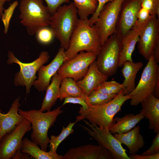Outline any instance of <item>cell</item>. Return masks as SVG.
I'll use <instances>...</instances> for the list:
<instances>
[{"label": "cell", "mask_w": 159, "mask_h": 159, "mask_svg": "<svg viewBox=\"0 0 159 159\" xmlns=\"http://www.w3.org/2000/svg\"><path fill=\"white\" fill-rule=\"evenodd\" d=\"M64 49L60 47L52 62L46 66L43 65L38 70L37 79L34 81L33 85L39 92L46 90L52 77L64 61Z\"/></svg>", "instance_id": "9a60e30c"}, {"label": "cell", "mask_w": 159, "mask_h": 159, "mask_svg": "<svg viewBox=\"0 0 159 159\" xmlns=\"http://www.w3.org/2000/svg\"><path fill=\"white\" fill-rule=\"evenodd\" d=\"M128 95L124 94L123 90L109 102L100 105L93 106L88 103L85 108L80 107L76 119L80 120L85 119L89 123L103 128H109L113 119L121 107L127 100L130 99Z\"/></svg>", "instance_id": "7a4b0ae2"}, {"label": "cell", "mask_w": 159, "mask_h": 159, "mask_svg": "<svg viewBox=\"0 0 159 159\" xmlns=\"http://www.w3.org/2000/svg\"><path fill=\"white\" fill-rule=\"evenodd\" d=\"M77 10L73 2L60 6L51 15L50 28L59 41L61 47L67 49L71 35L79 18Z\"/></svg>", "instance_id": "277c9868"}, {"label": "cell", "mask_w": 159, "mask_h": 159, "mask_svg": "<svg viewBox=\"0 0 159 159\" xmlns=\"http://www.w3.org/2000/svg\"><path fill=\"white\" fill-rule=\"evenodd\" d=\"M47 4L48 10L52 15L56 11L58 8L64 3H69L70 0H44Z\"/></svg>", "instance_id": "8d00e7d4"}, {"label": "cell", "mask_w": 159, "mask_h": 159, "mask_svg": "<svg viewBox=\"0 0 159 159\" xmlns=\"http://www.w3.org/2000/svg\"><path fill=\"white\" fill-rule=\"evenodd\" d=\"M144 118L140 113L136 115L129 114L121 117H114L108 129L112 134L126 133L132 129Z\"/></svg>", "instance_id": "44dd1931"}, {"label": "cell", "mask_w": 159, "mask_h": 159, "mask_svg": "<svg viewBox=\"0 0 159 159\" xmlns=\"http://www.w3.org/2000/svg\"><path fill=\"white\" fill-rule=\"evenodd\" d=\"M153 55L155 61L157 63H159V43L155 46L153 50Z\"/></svg>", "instance_id": "60d3db41"}, {"label": "cell", "mask_w": 159, "mask_h": 159, "mask_svg": "<svg viewBox=\"0 0 159 159\" xmlns=\"http://www.w3.org/2000/svg\"><path fill=\"white\" fill-rule=\"evenodd\" d=\"M125 0H114L105 4L94 24L99 28L102 45L116 33V26L122 5Z\"/></svg>", "instance_id": "30bf717a"}, {"label": "cell", "mask_w": 159, "mask_h": 159, "mask_svg": "<svg viewBox=\"0 0 159 159\" xmlns=\"http://www.w3.org/2000/svg\"><path fill=\"white\" fill-rule=\"evenodd\" d=\"M64 100L62 106L68 103L78 104L82 105V108H85L87 107L89 103L87 101V96L86 95L76 97H67Z\"/></svg>", "instance_id": "e575fe53"}, {"label": "cell", "mask_w": 159, "mask_h": 159, "mask_svg": "<svg viewBox=\"0 0 159 159\" xmlns=\"http://www.w3.org/2000/svg\"><path fill=\"white\" fill-rule=\"evenodd\" d=\"M141 6L148 10L151 15L159 16V0H142Z\"/></svg>", "instance_id": "d6a6232c"}, {"label": "cell", "mask_w": 159, "mask_h": 159, "mask_svg": "<svg viewBox=\"0 0 159 159\" xmlns=\"http://www.w3.org/2000/svg\"><path fill=\"white\" fill-rule=\"evenodd\" d=\"M19 9L20 23L29 35H34L41 28L49 26L51 15L43 0H21Z\"/></svg>", "instance_id": "5b68a950"}, {"label": "cell", "mask_w": 159, "mask_h": 159, "mask_svg": "<svg viewBox=\"0 0 159 159\" xmlns=\"http://www.w3.org/2000/svg\"><path fill=\"white\" fill-rule=\"evenodd\" d=\"M114 0H97V6L95 12L91 17L88 19L89 25L92 26L97 21L99 13L104 6L108 2H111Z\"/></svg>", "instance_id": "d590c367"}, {"label": "cell", "mask_w": 159, "mask_h": 159, "mask_svg": "<svg viewBox=\"0 0 159 159\" xmlns=\"http://www.w3.org/2000/svg\"><path fill=\"white\" fill-rule=\"evenodd\" d=\"M27 138L23 139L21 151L26 153L35 159H62L63 156L50 150L47 152Z\"/></svg>", "instance_id": "d4e9b609"}, {"label": "cell", "mask_w": 159, "mask_h": 159, "mask_svg": "<svg viewBox=\"0 0 159 159\" xmlns=\"http://www.w3.org/2000/svg\"><path fill=\"white\" fill-rule=\"evenodd\" d=\"M143 65L142 62H134L129 61L125 62L123 65L121 72L124 79L121 84L124 95L129 94L135 89L137 74Z\"/></svg>", "instance_id": "603a6c76"}, {"label": "cell", "mask_w": 159, "mask_h": 159, "mask_svg": "<svg viewBox=\"0 0 159 159\" xmlns=\"http://www.w3.org/2000/svg\"><path fill=\"white\" fill-rule=\"evenodd\" d=\"M102 45L97 26L95 24L90 26L88 19H79L70 37L68 48L64 51V62L72 58L81 51L92 52L97 55Z\"/></svg>", "instance_id": "6da1fadb"}, {"label": "cell", "mask_w": 159, "mask_h": 159, "mask_svg": "<svg viewBox=\"0 0 159 159\" xmlns=\"http://www.w3.org/2000/svg\"><path fill=\"white\" fill-rule=\"evenodd\" d=\"M131 159H159V153L151 155H142L137 154L128 155Z\"/></svg>", "instance_id": "f35d334b"}, {"label": "cell", "mask_w": 159, "mask_h": 159, "mask_svg": "<svg viewBox=\"0 0 159 159\" xmlns=\"http://www.w3.org/2000/svg\"><path fill=\"white\" fill-rule=\"evenodd\" d=\"M142 0H125L116 26V33L121 38L133 27L137 20V14L141 8Z\"/></svg>", "instance_id": "5bb4252c"}, {"label": "cell", "mask_w": 159, "mask_h": 159, "mask_svg": "<svg viewBox=\"0 0 159 159\" xmlns=\"http://www.w3.org/2000/svg\"><path fill=\"white\" fill-rule=\"evenodd\" d=\"M18 4V1H15L8 8L4 10L1 20L4 26V33L5 34H6L8 32L10 20Z\"/></svg>", "instance_id": "4dcf8cb0"}, {"label": "cell", "mask_w": 159, "mask_h": 159, "mask_svg": "<svg viewBox=\"0 0 159 159\" xmlns=\"http://www.w3.org/2000/svg\"><path fill=\"white\" fill-rule=\"evenodd\" d=\"M86 95L77 84L71 78L63 77L59 88L58 98L62 101L65 98Z\"/></svg>", "instance_id": "484cf974"}, {"label": "cell", "mask_w": 159, "mask_h": 159, "mask_svg": "<svg viewBox=\"0 0 159 159\" xmlns=\"http://www.w3.org/2000/svg\"><path fill=\"white\" fill-rule=\"evenodd\" d=\"M63 77L57 72L53 76L51 83L46 90V94L39 110L40 111H50L55 104L58 98L60 87Z\"/></svg>", "instance_id": "cb8c5ba5"}, {"label": "cell", "mask_w": 159, "mask_h": 159, "mask_svg": "<svg viewBox=\"0 0 159 159\" xmlns=\"http://www.w3.org/2000/svg\"><path fill=\"white\" fill-rule=\"evenodd\" d=\"M20 99L18 97L14 101L6 114L2 113V110H0V141L3 136L13 130L25 118L18 113L20 106Z\"/></svg>", "instance_id": "e0dca14e"}, {"label": "cell", "mask_w": 159, "mask_h": 159, "mask_svg": "<svg viewBox=\"0 0 159 159\" xmlns=\"http://www.w3.org/2000/svg\"><path fill=\"white\" fill-rule=\"evenodd\" d=\"M139 39L138 31L133 28L121 37L119 67H122L126 61L133 62L132 55Z\"/></svg>", "instance_id": "7402d4cb"}, {"label": "cell", "mask_w": 159, "mask_h": 159, "mask_svg": "<svg viewBox=\"0 0 159 159\" xmlns=\"http://www.w3.org/2000/svg\"><path fill=\"white\" fill-rule=\"evenodd\" d=\"M48 26H44L41 28L35 34L37 40L41 44H49L54 37L52 30Z\"/></svg>", "instance_id": "1f68e13d"}, {"label": "cell", "mask_w": 159, "mask_h": 159, "mask_svg": "<svg viewBox=\"0 0 159 159\" xmlns=\"http://www.w3.org/2000/svg\"><path fill=\"white\" fill-rule=\"evenodd\" d=\"M140 127L135 126L129 131L124 133H115L113 136L122 144L128 148L130 155L137 154L144 146L143 137L140 133Z\"/></svg>", "instance_id": "ffe728a7"}, {"label": "cell", "mask_w": 159, "mask_h": 159, "mask_svg": "<svg viewBox=\"0 0 159 159\" xmlns=\"http://www.w3.org/2000/svg\"><path fill=\"white\" fill-rule=\"evenodd\" d=\"M12 159H34L28 154L22 153L21 150L18 151L14 155Z\"/></svg>", "instance_id": "ab89813d"}, {"label": "cell", "mask_w": 159, "mask_h": 159, "mask_svg": "<svg viewBox=\"0 0 159 159\" xmlns=\"http://www.w3.org/2000/svg\"><path fill=\"white\" fill-rule=\"evenodd\" d=\"M121 47V38L114 34L102 45L97 55L98 69L108 77L114 75L119 67Z\"/></svg>", "instance_id": "8992f818"}, {"label": "cell", "mask_w": 159, "mask_h": 159, "mask_svg": "<svg viewBox=\"0 0 159 159\" xmlns=\"http://www.w3.org/2000/svg\"><path fill=\"white\" fill-rule=\"evenodd\" d=\"M117 95L106 94L94 90L87 96V101L91 105H99L109 102Z\"/></svg>", "instance_id": "f546056e"}, {"label": "cell", "mask_w": 159, "mask_h": 159, "mask_svg": "<svg viewBox=\"0 0 159 159\" xmlns=\"http://www.w3.org/2000/svg\"><path fill=\"white\" fill-rule=\"evenodd\" d=\"M97 58V55L93 53L81 51L72 58L64 62L57 73L63 77L71 78L77 82L84 77L89 66Z\"/></svg>", "instance_id": "8fae6325"}, {"label": "cell", "mask_w": 159, "mask_h": 159, "mask_svg": "<svg viewBox=\"0 0 159 159\" xmlns=\"http://www.w3.org/2000/svg\"><path fill=\"white\" fill-rule=\"evenodd\" d=\"M148 60L137 85L129 94L131 97V106H137L148 95L153 94L159 82V66L153 54Z\"/></svg>", "instance_id": "ba28073f"}, {"label": "cell", "mask_w": 159, "mask_h": 159, "mask_svg": "<svg viewBox=\"0 0 159 159\" xmlns=\"http://www.w3.org/2000/svg\"><path fill=\"white\" fill-rule=\"evenodd\" d=\"M110 152L100 145L87 144L72 148L63 156L62 159H111Z\"/></svg>", "instance_id": "2e32d148"}, {"label": "cell", "mask_w": 159, "mask_h": 159, "mask_svg": "<svg viewBox=\"0 0 159 159\" xmlns=\"http://www.w3.org/2000/svg\"><path fill=\"white\" fill-rule=\"evenodd\" d=\"M93 2L97 6V0H92Z\"/></svg>", "instance_id": "7bdbcfd3"}, {"label": "cell", "mask_w": 159, "mask_h": 159, "mask_svg": "<svg viewBox=\"0 0 159 159\" xmlns=\"http://www.w3.org/2000/svg\"><path fill=\"white\" fill-rule=\"evenodd\" d=\"M7 63L9 64L16 63L20 66V70L15 75L14 83L16 86H25L26 94H29L31 87L37 78L36 74L44 64L48 62L50 57L49 53L42 51L39 57L31 63H25L20 61L15 56L14 53L9 51L8 54Z\"/></svg>", "instance_id": "52a82bcc"}, {"label": "cell", "mask_w": 159, "mask_h": 159, "mask_svg": "<svg viewBox=\"0 0 159 159\" xmlns=\"http://www.w3.org/2000/svg\"><path fill=\"white\" fill-rule=\"evenodd\" d=\"M140 103L142 109L140 113L148 120L149 128L156 134L159 132V99L150 94Z\"/></svg>", "instance_id": "d6986e66"}, {"label": "cell", "mask_w": 159, "mask_h": 159, "mask_svg": "<svg viewBox=\"0 0 159 159\" xmlns=\"http://www.w3.org/2000/svg\"><path fill=\"white\" fill-rule=\"evenodd\" d=\"M11 0H0V20H1V17L3 13L4 8V5L6 2H9Z\"/></svg>", "instance_id": "b9f144b4"}, {"label": "cell", "mask_w": 159, "mask_h": 159, "mask_svg": "<svg viewBox=\"0 0 159 159\" xmlns=\"http://www.w3.org/2000/svg\"><path fill=\"white\" fill-rule=\"evenodd\" d=\"M61 107L43 112L39 110H24L19 109L18 113L31 122L32 132L31 138L43 150L46 151L49 143L48 136L49 129L54 125L57 117L63 112Z\"/></svg>", "instance_id": "3957f363"}, {"label": "cell", "mask_w": 159, "mask_h": 159, "mask_svg": "<svg viewBox=\"0 0 159 159\" xmlns=\"http://www.w3.org/2000/svg\"><path fill=\"white\" fill-rule=\"evenodd\" d=\"M83 121L89 128L80 125L87 132L88 134L96 140L99 145L107 149L113 159H131L126 153V150L119 141L110 132L108 128H103Z\"/></svg>", "instance_id": "9c48e42d"}, {"label": "cell", "mask_w": 159, "mask_h": 159, "mask_svg": "<svg viewBox=\"0 0 159 159\" xmlns=\"http://www.w3.org/2000/svg\"><path fill=\"white\" fill-rule=\"evenodd\" d=\"M156 134L151 146L141 155H151L159 153V132Z\"/></svg>", "instance_id": "74e56055"}, {"label": "cell", "mask_w": 159, "mask_h": 159, "mask_svg": "<svg viewBox=\"0 0 159 159\" xmlns=\"http://www.w3.org/2000/svg\"><path fill=\"white\" fill-rule=\"evenodd\" d=\"M134 28L139 34V52L148 60L153 54L155 46L159 43V20L156 15H151L149 20L142 27Z\"/></svg>", "instance_id": "7c38bea8"}, {"label": "cell", "mask_w": 159, "mask_h": 159, "mask_svg": "<svg viewBox=\"0 0 159 159\" xmlns=\"http://www.w3.org/2000/svg\"><path fill=\"white\" fill-rule=\"evenodd\" d=\"M30 122L26 118L9 132L3 136L0 141V159H11L21 150L23 138L31 130Z\"/></svg>", "instance_id": "4fadbf2b"}, {"label": "cell", "mask_w": 159, "mask_h": 159, "mask_svg": "<svg viewBox=\"0 0 159 159\" xmlns=\"http://www.w3.org/2000/svg\"><path fill=\"white\" fill-rule=\"evenodd\" d=\"M73 4L77 10L79 19L86 20L88 19L90 15L95 11L97 5L92 0H73Z\"/></svg>", "instance_id": "4316f807"}, {"label": "cell", "mask_w": 159, "mask_h": 159, "mask_svg": "<svg viewBox=\"0 0 159 159\" xmlns=\"http://www.w3.org/2000/svg\"><path fill=\"white\" fill-rule=\"evenodd\" d=\"M151 16L148 10L141 7L137 14V20L133 27L138 29L142 27L149 20Z\"/></svg>", "instance_id": "836d02e7"}, {"label": "cell", "mask_w": 159, "mask_h": 159, "mask_svg": "<svg viewBox=\"0 0 159 159\" xmlns=\"http://www.w3.org/2000/svg\"><path fill=\"white\" fill-rule=\"evenodd\" d=\"M123 89L122 84L115 81H105L98 86L94 90L106 94H117Z\"/></svg>", "instance_id": "f1b7e54d"}, {"label": "cell", "mask_w": 159, "mask_h": 159, "mask_svg": "<svg viewBox=\"0 0 159 159\" xmlns=\"http://www.w3.org/2000/svg\"><path fill=\"white\" fill-rule=\"evenodd\" d=\"M108 77L99 70L95 60L90 65L84 77L76 82L84 94L88 96L100 84L107 81Z\"/></svg>", "instance_id": "ac0fdd59"}, {"label": "cell", "mask_w": 159, "mask_h": 159, "mask_svg": "<svg viewBox=\"0 0 159 159\" xmlns=\"http://www.w3.org/2000/svg\"><path fill=\"white\" fill-rule=\"evenodd\" d=\"M78 121H79L76 119L74 122H70L67 127H63L61 132L58 136L52 135L51 136L49 145L50 150L56 152L57 148L61 143L69 135L73 133L74 131L73 127Z\"/></svg>", "instance_id": "83f0119b"}]
</instances>
